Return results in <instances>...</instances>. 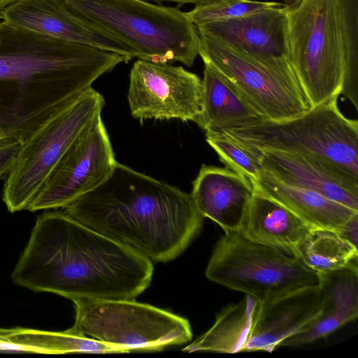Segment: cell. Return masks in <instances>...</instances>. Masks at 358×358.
I'll return each mask as SVG.
<instances>
[{"label":"cell","instance_id":"8992f818","mask_svg":"<svg viewBox=\"0 0 358 358\" xmlns=\"http://www.w3.org/2000/svg\"><path fill=\"white\" fill-rule=\"evenodd\" d=\"M222 133L248 150H278L317 159L358 177V121L346 117L338 97L303 114L264 120Z\"/></svg>","mask_w":358,"mask_h":358},{"label":"cell","instance_id":"484cf974","mask_svg":"<svg viewBox=\"0 0 358 358\" xmlns=\"http://www.w3.org/2000/svg\"><path fill=\"white\" fill-rule=\"evenodd\" d=\"M278 3L275 1L257 0H215L205 5L195 6L187 14L190 21L196 26L238 17Z\"/></svg>","mask_w":358,"mask_h":358},{"label":"cell","instance_id":"6da1fadb","mask_svg":"<svg viewBox=\"0 0 358 358\" xmlns=\"http://www.w3.org/2000/svg\"><path fill=\"white\" fill-rule=\"evenodd\" d=\"M152 262L64 211L39 215L12 273L35 292L71 299L134 300L150 285Z\"/></svg>","mask_w":358,"mask_h":358},{"label":"cell","instance_id":"8fae6325","mask_svg":"<svg viewBox=\"0 0 358 358\" xmlns=\"http://www.w3.org/2000/svg\"><path fill=\"white\" fill-rule=\"evenodd\" d=\"M116 163L99 114L71 144L27 210L65 208L101 185Z\"/></svg>","mask_w":358,"mask_h":358},{"label":"cell","instance_id":"2e32d148","mask_svg":"<svg viewBox=\"0 0 358 358\" xmlns=\"http://www.w3.org/2000/svg\"><path fill=\"white\" fill-rule=\"evenodd\" d=\"M322 298L318 284L259 301L243 352H271L280 347L283 341L303 331L317 318Z\"/></svg>","mask_w":358,"mask_h":358},{"label":"cell","instance_id":"f1b7e54d","mask_svg":"<svg viewBox=\"0 0 358 358\" xmlns=\"http://www.w3.org/2000/svg\"><path fill=\"white\" fill-rule=\"evenodd\" d=\"M338 234L343 240L357 248L358 213L348 220Z\"/></svg>","mask_w":358,"mask_h":358},{"label":"cell","instance_id":"83f0119b","mask_svg":"<svg viewBox=\"0 0 358 358\" xmlns=\"http://www.w3.org/2000/svg\"><path fill=\"white\" fill-rule=\"evenodd\" d=\"M20 144L8 136L0 140V180L6 179L15 162Z\"/></svg>","mask_w":358,"mask_h":358},{"label":"cell","instance_id":"9c48e42d","mask_svg":"<svg viewBox=\"0 0 358 358\" xmlns=\"http://www.w3.org/2000/svg\"><path fill=\"white\" fill-rule=\"evenodd\" d=\"M74 324L68 330L131 352H155L192 338L189 321L134 300L76 299Z\"/></svg>","mask_w":358,"mask_h":358},{"label":"cell","instance_id":"7c38bea8","mask_svg":"<svg viewBox=\"0 0 358 358\" xmlns=\"http://www.w3.org/2000/svg\"><path fill=\"white\" fill-rule=\"evenodd\" d=\"M131 115L196 122L202 109V80L181 66L138 59L127 94Z\"/></svg>","mask_w":358,"mask_h":358},{"label":"cell","instance_id":"4dcf8cb0","mask_svg":"<svg viewBox=\"0 0 358 358\" xmlns=\"http://www.w3.org/2000/svg\"><path fill=\"white\" fill-rule=\"evenodd\" d=\"M1 98H0V140L8 136L6 129H5L2 113L1 112Z\"/></svg>","mask_w":358,"mask_h":358},{"label":"cell","instance_id":"d6a6232c","mask_svg":"<svg viewBox=\"0 0 358 358\" xmlns=\"http://www.w3.org/2000/svg\"><path fill=\"white\" fill-rule=\"evenodd\" d=\"M2 28H3L1 22H0V31L2 29ZM0 44H1V38H0Z\"/></svg>","mask_w":358,"mask_h":358},{"label":"cell","instance_id":"44dd1931","mask_svg":"<svg viewBox=\"0 0 358 358\" xmlns=\"http://www.w3.org/2000/svg\"><path fill=\"white\" fill-rule=\"evenodd\" d=\"M255 188L276 200L313 229L339 232L358 210L330 199L316 192L280 182L260 169Z\"/></svg>","mask_w":358,"mask_h":358},{"label":"cell","instance_id":"ac0fdd59","mask_svg":"<svg viewBox=\"0 0 358 358\" xmlns=\"http://www.w3.org/2000/svg\"><path fill=\"white\" fill-rule=\"evenodd\" d=\"M322 290V308L317 318L280 347H298L327 337L358 316L357 261L339 269L317 273Z\"/></svg>","mask_w":358,"mask_h":358},{"label":"cell","instance_id":"e0dca14e","mask_svg":"<svg viewBox=\"0 0 358 358\" xmlns=\"http://www.w3.org/2000/svg\"><path fill=\"white\" fill-rule=\"evenodd\" d=\"M253 193L245 176L227 167L203 164L190 194L202 216L227 233L241 229Z\"/></svg>","mask_w":358,"mask_h":358},{"label":"cell","instance_id":"d6986e66","mask_svg":"<svg viewBox=\"0 0 358 358\" xmlns=\"http://www.w3.org/2000/svg\"><path fill=\"white\" fill-rule=\"evenodd\" d=\"M313 229L289 208L254 187L239 231L250 241L297 256L299 245Z\"/></svg>","mask_w":358,"mask_h":358},{"label":"cell","instance_id":"ffe728a7","mask_svg":"<svg viewBox=\"0 0 358 358\" xmlns=\"http://www.w3.org/2000/svg\"><path fill=\"white\" fill-rule=\"evenodd\" d=\"M204 63L202 109L196 124L206 133L246 127L266 120L212 63Z\"/></svg>","mask_w":358,"mask_h":358},{"label":"cell","instance_id":"52a82bcc","mask_svg":"<svg viewBox=\"0 0 358 358\" xmlns=\"http://www.w3.org/2000/svg\"><path fill=\"white\" fill-rule=\"evenodd\" d=\"M288 57L311 108L341 93L344 53L335 0H285Z\"/></svg>","mask_w":358,"mask_h":358},{"label":"cell","instance_id":"4fadbf2b","mask_svg":"<svg viewBox=\"0 0 358 358\" xmlns=\"http://www.w3.org/2000/svg\"><path fill=\"white\" fill-rule=\"evenodd\" d=\"M3 27L52 45H89L133 59V50L113 33L73 12L64 0H15L0 10Z\"/></svg>","mask_w":358,"mask_h":358},{"label":"cell","instance_id":"9a60e30c","mask_svg":"<svg viewBox=\"0 0 358 358\" xmlns=\"http://www.w3.org/2000/svg\"><path fill=\"white\" fill-rule=\"evenodd\" d=\"M196 27L199 34L259 59H289L287 16L283 3L238 17Z\"/></svg>","mask_w":358,"mask_h":358},{"label":"cell","instance_id":"5bb4252c","mask_svg":"<svg viewBox=\"0 0 358 358\" xmlns=\"http://www.w3.org/2000/svg\"><path fill=\"white\" fill-rule=\"evenodd\" d=\"M248 151L257 161L260 169L280 182L316 192L358 210V177L297 153L268 150Z\"/></svg>","mask_w":358,"mask_h":358},{"label":"cell","instance_id":"1f68e13d","mask_svg":"<svg viewBox=\"0 0 358 358\" xmlns=\"http://www.w3.org/2000/svg\"><path fill=\"white\" fill-rule=\"evenodd\" d=\"M14 1L15 0H0V10Z\"/></svg>","mask_w":358,"mask_h":358},{"label":"cell","instance_id":"30bf717a","mask_svg":"<svg viewBox=\"0 0 358 358\" xmlns=\"http://www.w3.org/2000/svg\"><path fill=\"white\" fill-rule=\"evenodd\" d=\"M199 34V55L220 70L266 120L291 119L311 108L289 59L261 60Z\"/></svg>","mask_w":358,"mask_h":358},{"label":"cell","instance_id":"3957f363","mask_svg":"<svg viewBox=\"0 0 358 358\" xmlns=\"http://www.w3.org/2000/svg\"><path fill=\"white\" fill-rule=\"evenodd\" d=\"M105 101L92 87L23 117L7 133L19 149L5 179L2 199L10 213L27 210L80 133L101 113Z\"/></svg>","mask_w":358,"mask_h":358},{"label":"cell","instance_id":"d4e9b609","mask_svg":"<svg viewBox=\"0 0 358 358\" xmlns=\"http://www.w3.org/2000/svg\"><path fill=\"white\" fill-rule=\"evenodd\" d=\"M344 53L341 93L358 110V0H335Z\"/></svg>","mask_w":358,"mask_h":358},{"label":"cell","instance_id":"f546056e","mask_svg":"<svg viewBox=\"0 0 358 358\" xmlns=\"http://www.w3.org/2000/svg\"><path fill=\"white\" fill-rule=\"evenodd\" d=\"M148 1H154L156 2H163V1H168V2H173L176 3L178 5H184L187 3H192L194 4L195 6H202L207 3H209L215 0H148Z\"/></svg>","mask_w":358,"mask_h":358},{"label":"cell","instance_id":"277c9868","mask_svg":"<svg viewBox=\"0 0 358 358\" xmlns=\"http://www.w3.org/2000/svg\"><path fill=\"white\" fill-rule=\"evenodd\" d=\"M127 57L85 45L57 44L48 52L16 51L0 53V82L17 87L13 103L3 114L8 124L29 113L31 101L39 95L43 106L55 99L43 87L62 98L80 96L101 76L127 62Z\"/></svg>","mask_w":358,"mask_h":358},{"label":"cell","instance_id":"4316f807","mask_svg":"<svg viewBox=\"0 0 358 358\" xmlns=\"http://www.w3.org/2000/svg\"><path fill=\"white\" fill-rule=\"evenodd\" d=\"M206 142L226 167L245 176L251 182L257 180L260 166L246 149L222 133H206Z\"/></svg>","mask_w":358,"mask_h":358},{"label":"cell","instance_id":"5b68a950","mask_svg":"<svg viewBox=\"0 0 358 358\" xmlns=\"http://www.w3.org/2000/svg\"><path fill=\"white\" fill-rule=\"evenodd\" d=\"M78 15L121 38L135 57L189 67L199 55L200 37L187 12L145 0H64Z\"/></svg>","mask_w":358,"mask_h":358},{"label":"cell","instance_id":"7a4b0ae2","mask_svg":"<svg viewBox=\"0 0 358 358\" xmlns=\"http://www.w3.org/2000/svg\"><path fill=\"white\" fill-rule=\"evenodd\" d=\"M64 212L152 262L163 263L188 248L201 231L204 218L191 194L118 162L101 185Z\"/></svg>","mask_w":358,"mask_h":358},{"label":"cell","instance_id":"ba28073f","mask_svg":"<svg viewBox=\"0 0 358 358\" xmlns=\"http://www.w3.org/2000/svg\"><path fill=\"white\" fill-rule=\"evenodd\" d=\"M205 273L210 280L259 302L319 284L317 273L299 257L250 241L239 231L224 233L217 241Z\"/></svg>","mask_w":358,"mask_h":358},{"label":"cell","instance_id":"7402d4cb","mask_svg":"<svg viewBox=\"0 0 358 358\" xmlns=\"http://www.w3.org/2000/svg\"><path fill=\"white\" fill-rule=\"evenodd\" d=\"M5 352L59 355L69 353H129L123 347L82 334L15 327L0 328Z\"/></svg>","mask_w":358,"mask_h":358},{"label":"cell","instance_id":"603a6c76","mask_svg":"<svg viewBox=\"0 0 358 358\" xmlns=\"http://www.w3.org/2000/svg\"><path fill=\"white\" fill-rule=\"evenodd\" d=\"M259 301L246 295L224 307L213 326L182 350L187 352H243L248 341Z\"/></svg>","mask_w":358,"mask_h":358},{"label":"cell","instance_id":"cb8c5ba5","mask_svg":"<svg viewBox=\"0 0 358 358\" xmlns=\"http://www.w3.org/2000/svg\"><path fill=\"white\" fill-rule=\"evenodd\" d=\"M297 256L309 268L320 273L357 261L358 250L334 231L313 229L299 245Z\"/></svg>","mask_w":358,"mask_h":358}]
</instances>
